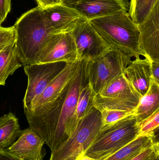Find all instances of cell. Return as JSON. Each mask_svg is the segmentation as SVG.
Instances as JSON below:
<instances>
[{
    "mask_svg": "<svg viewBox=\"0 0 159 160\" xmlns=\"http://www.w3.org/2000/svg\"><path fill=\"white\" fill-rule=\"evenodd\" d=\"M13 26L17 53L21 65L38 63L40 52L52 35L47 27L42 8L37 6L23 13Z\"/></svg>",
    "mask_w": 159,
    "mask_h": 160,
    "instance_id": "obj_1",
    "label": "cell"
},
{
    "mask_svg": "<svg viewBox=\"0 0 159 160\" xmlns=\"http://www.w3.org/2000/svg\"><path fill=\"white\" fill-rule=\"evenodd\" d=\"M91 25L112 48L133 58L140 57L138 25L128 12H120L90 20Z\"/></svg>",
    "mask_w": 159,
    "mask_h": 160,
    "instance_id": "obj_2",
    "label": "cell"
},
{
    "mask_svg": "<svg viewBox=\"0 0 159 160\" xmlns=\"http://www.w3.org/2000/svg\"><path fill=\"white\" fill-rule=\"evenodd\" d=\"M139 125L134 115L102 128L85 155L96 160L107 158L135 140Z\"/></svg>",
    "mask_w": 159,
    "mask_h": 160,
    "instance_id": "obj_3",
    "label": "cell"
},
{
    "mask_svg": "<svg viewBox=\"0 0 159 160\" xmlns=\"http://www.w3.org/2000/svg\"><path fill=\"white\" fill-rule=\"evenodd\" d=\"M133 59L118 50L111 48L95 59L85 61L86 80L95 95L122 75Z\"/></svg>",
    "mask_w": 159,
    "mask_h": 160,
    "instance_id": "obj_4",
    "label": "cell"
},
{
    "mask_svg": "<svg viewBox=\"0 0 159 160\" xmlns=\"http://www.w3.org/2000/svg\"><path fill=\"white\" fill-rule=\"evenodd\" d=\"M101 114L93 107L80 120L72 135L58 148L51 152L49 160H75L85 153L102 128Z\"/></svg>",
    "mask_w": 159,
    "mask_h": 160,
    "instance_id": "obj_5",
    "label": "cell"
},
{
    "mask_svg": "<svg viewBox=\"0 0 159 160\" xmlns=\"http://www.w3.org/2000/svg\"><path fill=\"white\" fill-rule=\"evenodd\" d=\"M85 61H80L75 75L71 81L63 102L58 125L49 148L51 152L64 143L74 132L79 121L77 117V106L80 88L87 82Z\"/></svg>",
    "mask_w": 159,
    "mask_h": 160,
    "instance_id": "obj_6",
    "label": "cell"
},
{
    "mask_svg": "<svg viewBox=\"0 0 159 160\" xmlns=\"http://www.w3.org/2000/svg\"><path fill=\"white\" fill-rule=\"evenodd\" d=\"M140 99L122 74L94 96L93 107L100 112L110 110L133 112L139 104Z\"/></svg>",
    "mask_w": 159,
    "mask_h": 160,
    "instance_id": "obj_7",
    "label": "cell"
},
{
    "mask_svg": "<svg viewBox=\"0 0 159 160\" xmlns=\"http://www.w3.org/2000/svg\"><path fill=\"white\" fill-rule=\"evenodd\" d=\"M67 64L64 62H58L24 66V72L28 78V84L23 100L24 111L30 108L33 102Z\"/></svg>",
    "mask_w": 159,
    "mask_h": 160,
    "instance_id": "obj_8",
    "label": "cell"
},
{
    "mask_svg": "<svg viewBox=\"0 0 159 160\" xmlns=\"http://www.w3.org/2000/svg\"><path fill=\"white\" fill-rule=\"evenodd\" d=\"M71 33L76 46L78 61L92 60L112 48L90 21L82 16Z\"/></svg>",
    "mask_w": 159,
    "mask_h": 160,
    "instance_id": "obj_9",
    "label": "cell"
},
{
    "mask_svg": "<svg viewBox=\"0 0 159 160\" xmlns=\"http://www.w3.org/2000/svg\"><path fill=\"white\" fill-rule=\"evenodd\" d=\"M77 60V51L71 32L50 36L40 52L38 63L64 62L73 63Z\"/></svg>",
    "mask_w": 159,
    "mask_h": 160,
    "instance_id": "obj_10",
    "label": "cell"
},
{
    "mask_svg": "<svg viewBox=\"0 0 159 160\" xmlns=\"http://www.w3.org/2000/svg\"><path fill=\"white\" fill-rule=\"evenodd\" d=\"M159 1L145 19L137 24L140 53L151 62H159Z\"/></svg>",
    "mask_w": 159,
    "mask_h": 160,
    "instance_id": "obj_11",
    "label": "cell"
},
{
    "mask_svg": "<svg viewBox=\"0 0 159 160\" xmlns=\"http://www.w3.org/2000/svg\"><path fill=\"white\" fill-rule=\"evenodd\" d=\"M62 3L76 10L88 20L127 12V0H63Z\"/></svg>",
    "mask_w": 159,
    "mask_h": 160,
    "instance_id": "obj_12",
    "label": "cell"
},
{
    "mask_svg": "<svg viewBox=\"0 0 159 160\" xmlns=\"http://www.w3.org/2000/svg\"><path fill=\"white\" fill-rule=\"evenodd\" d=\"M42 8L51 34L71 32L81 17L76 10L62 3Z\"/></svg>",
    "mask_w": 159,
    "mask_h": 160,
    "instance_id": "obj_13",
    "label": "cell"
},
{
    "mask_svg": "<svg viewBox=\"0 0 159 160\" xmlns=\"http://www.w3.org/2000/svg\"><path fill=\"white\" fill-rule=\"evenodd\" d=\"M44 140L29 127L21 130L16 141L6 151L22 160H43Z\"/></svg>",
    "mask_w": 159,
    "mask_h": 160,
    "instance_id": "obj_14",
    "label": "cell"
},
{
    "mask_svg": "<svg viewBox=\"0 0 159 160\" xmlns=\"http://www.w3.org/2000/svg\"><path fill=\"white\" fill-rule=\"evenodd\" d=\"M123 75L140 98H142L150 87L151 61L143 55L134 58L128 65Z\"/></svg>",
    "mask_w": 159,
    "mask_h": 160,
    "instance_id": "obj_15",
    "label": "cell"
},
{
    "mask_svg": "<svg viewBox=\"0 0 159 160\" xmlns=\"http://www.w3.org/2000/svg\"><path fill=\"white\" fill-rule=\"evenodd\" d=\"M80 61L67 64L65 68L48 86L44 92L33 102L30 108L25 111H36L56 99L75 75Z\"/></svg>",
    "mask_w": 159,
    "mask_h": 160,
    "instance_id": "obj_16",
    "label": "cell"
},
{
    "mask_svg": "<svg viewBox=\"0 0 159 160\" xmlns=\"http://www.w3.org/2000/svg\"><path fill=\"white\" fill-rule=\"evenodd\" d=\"M159 109V84L151 79L148 91L140 98L134 110V116L139 124Z\"/></svg>",
    "mask_w": 159,
    "mask_h": 160,
    "instance_id": "obj_17",
    "label": "cell"
},
{
    "mask_svg": "<svg viewBox=\"0 0 159 160\" xmlns=\"http://www.w3.org/2000/svg\"><path fill=\"white\" fill-rule=\"evenodd\" d=\"M18 119L12 112L0 117V148L10 147L20 134Z\"/></svg>",
    "mask_w": 159,
    "mask_h": 160,
    "instance_id": "obj_18",
    "label": "cell"
},
{
    "mask_svg": "<svg viewBox=\"0 0 159 160\" xmlns=\"http://www.w3.org/2000/svg\"><path fill=\"white\" fill-rule=\"evenodd\" d=\"M155 137L139 136L104 160H131L155 144Z\"/></svg>",
    "mask_w": 159,
    "mask_h": 160,
    "instance_id": "obj_19",
    "label": "cell"
},
{
    "mask_svg": "<svg viewBox=\"0 0 159 160\" xmlns=\"http://www.w3.org/2000/svg\"><path fill=\"white\" fill-rule=\"evenodd\" d=\"M22 66L19 60L16 42L0 52V86L5 85L10 76Z\"/></svg>",
    "mask_w": 159,
    "mask_h": 160,
    "instance_id": "obj_20",
    "label": "cell"
},
{
    "mask_svg": "<svg viewBox=\"0 0 159 160\" xmlns=\"http://www.w3.org/2000/svg\"><path fill=\"white\" fill-rule=\"evenodd\" d=\"M159 0H130L129 16L138 24L143 21Z\"/></svg>",
    "mask_w": 159,
    "mask_h": 160,
    "instance_id": "obj_21",
    "label": "cell"
},
{
    "mask_svg": "<svg viewBox=\"0 0 159 160\" xmlns=\"http://www.w3.org/2000/svg\"><path fill=\"white\" fill-rule=\"evenodd\" d=\"M95 94L89 84L87 82L81 87L77 106V117L80 121L93 107V98Z\"/></svg>",
    "mask_w": 159,
    "mask_h": 160,
    "instance_id": "obj_22",
    "label": "cell"
},
{
    "mask_svg": "<svg viewBox=\"0 0 159 160\" xmlns=\"http://www.w3.org/2000/svg\"><path fill=\"white\" fill-rule=\"evenodd\" d=\"M139 136L155 137L156 130L159 126V109L139 123Z\"/></svg>",
    "mask_w": 159,
    "mask_h": 160,
    "instance_id": "obj_23",
    "label": "cell"
},
{
    "mask_svg": "<svg viewBox=\"0 0 159 160\" xmlns=\"http://www.w3.org/2000/svg\"><path fill=\"white\" fill-rule=\"evenodd\" d=\"M101 112L102 125V128L108 127L128 117L134 115V111L127 112L120 110H104Z\"/></svg>",
    "mask_w": 159,
    "mask_h": 160,
    "instance_id": "obj_24",
    "label": "cell"
},
{
    "mask_svg": "<svg viewBox=\"0 0 159 160\" xmlns=\"http://www.w3.org/2000/svg\"><path fill=\"white\" fill-rule=\"evenodd\" d=\"M16 35L14 26L4 27L0 26V52L7 46L16 42Z\"/></svg>",
    "mask_w": 159,
    "mask_h": 160,
    "instance_id": "obj_25",
    "label": "cell"
},
{
    "mask_svg": "<svg viewBox=\"0 0 159 160\" xmlns=\"http://www.w3.org/2000/svg\"><path fill=\"white\" fill-rule=\"evenodd\" d=\"M159 156L158 142H156L152 146L147 148L131 160H147Z\"/></svg>",
    "mask_w": 159,
    "mask_h": 160,
    "instance_id": "obj_26",
    "label": "cell"
},
{
    "mask_svg": "<svg viewBox=\"0 0 159 160\" xmlns=\"http://www.w3.org/2000/svg\"><path fill=\"white\" fill-rule=\"evenodd\" d=\"M11 2L12 0H0V26L10 12Z\"/></svg>",
    "mask_w": 159,
    "mask_h": 160,
    "instance_id": "obj_27",
    "label": "cell"
},
{
    "mask_svg": "<svg viewBox=\"0 0 159 160\" xmlns=\"http://www.w3.org/2000/svg\"><path fill=\"white\" fill-rule=\"evenodd\" d=\"M151 79L159 84V62H151Z\"/></svg>",
    "mask_w": 159,
    "mask_h": 160,
    "instance_id": "obj_28",
    "label": "cell"
},
{
    "mask_svg": "<svg viewBox=\"0 0 159 160\" xmlns=\"http://www.w3.org/2000/svg\"><path fill=\"white\" fill-rule=\"evenodd\" d=\"M39 7L44 8L49 6L61 3L63 0H35Z\"/></svg>",
    "mask_w": 159,
    "mask_h": 160,
    "instance_id": "obj_29",
    "label": "cell"
},
{
    "mask_svg": "<svg viewBox=\"0 0 159 160\" xmlns=\"http://www.w3.org/2000/svg\"><path fill=\"white\" fill-rule=\"evenodd\" d=\"M0 160H22L12 156L6 149L0 148Z\"/></svg>",
    "mask_w": 159,
    "mask_h": 160,
    "instance_id": "obj_30",
    "label": "cell"
},
{
    "mask_svg": "<svg viewBox=\"0 0 159 160\" xmlns=\"http://www.w3.org/2000/svg\"><path fill=\"white\" fill-rule=\"evenodd\" d=\"M75 160H96L90 157L86 156L84 153L79 155L78 157Z\"/></svg>",
    "mask_w": 159,
    "mask_h": 160,
    "instance_id": "obj_31",
    "label": "cell"
},
{
    "mask_svg": "<svg viewBox=\"0 0 159 160\" xmlns=\"http://www.w3.org/2000/svg\"><path fill=\"white\" fill-rule=\"evenodd\" d=\"M147 160H159V156L158 157H155V158H152Z\"/></svg>",
    "mask_w": 159,
    "mask_h": 160,
    "instance_id": "obj_32",
    "label": "cell"
}]
</instances>
